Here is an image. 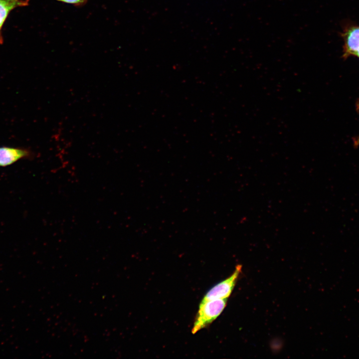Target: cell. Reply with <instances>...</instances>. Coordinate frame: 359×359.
<instances>
[{"label":"cell","instance_id":"cell-6","mask_svg":"<svg viewBox=\"0 0 359 359\" xmlns=\"http://www.w3.org/2000/svg\"><path fill=\"white\" fill-rule=\"evenodd\" d=\"M66 3L71 4L75 6H81L85 4L87 0H56Z\"/></svg>","mask_w":359,"mask_h":359},{"label":"cell","instance_id":"cell-5","mask_svg":"<svg viewBox=\"0 0 359 359\" xmlns=\"http://www.w3.org/2000/svg\"><path fill=\"white\" fill-rule=\"evenodd\" d=\"M29 0H0V44H3L2 28L9 13L14 8L28 5Z\"/></svg>","mask_w":359,"mask_h":359},{"label":"cell","instance_id":"cell-8","mask_svg":"<svg viewBox=\"0 0 359 359\" xmlns=\"http://www.w3.org/2000/svg\"><path fill=\"white\" fill-rule=\"evenodd\" d=\"M354 56H357L359 58V49L355 53Z\"/></svg>","mask_w":359,"mask_h":359},{"label":"cell","instance_id":"cell-4","mask_svg":"<svg viewBox=\"0 0 359 359\" xmlns=\"http://www.w3.org/2000/svg\"><path fill=\"white\" fill-rule=\"evenodd\" d=\"M344 56L354 55L359 49V26L348 28L343 34Z\"/></svg>","mask_w":359,"mask_h":359},{"label":"cell","instance_id":"cell-2","mask_svg":"<svg viewBox=\"0 0 359 359\" xmlns=\"http://www.w3.org/2000/svg\"><path fill=\"white\" fill-rule=\"evenodd\" d=\"M241 269L242 266L237 265L233 273L229 277L217 283L208 290L200 303L212 299L228 298L235 286Z\"/></svg>","mask_w":359,"mask_h":359},{"label":"cell","instance_id":"cell-3","mask_svg":"<svg viewBox=\"0 0 359 359\" xmlns=\"http://www.w3.org/2000/svg\"><path fill=\"white\" fill-rule=\"evenodd\" d=\"M33 153L23 148L0 147V167L10 166L23 159H31Z\"/></svg>","mask_w":359,"mask_h":359},{"label":"cell","instance_id":"cell-7","mask_svg":"<svg viewBox=\"0 0 359 359\" xmlns=\"http://www.w3.org/2000/svg\"><path fill=\"white\" fill-rule=\"evenodd\" d=\"M354 144L356 146H359V137H358L354 141Z\"/></svg>","mask_w":359,"mask_h":359},{"label":"cell","instance_id":"cell-1","mask_svg":"<svg viewBox=\"0 0 359 359\" xmlns=\"http://www.w3.org/2000/svg\"><path fill=\"white\" fill-rule=\"evenodd\" d=\"M227 299H212L200 303L191 333L195 334L214 321L225 308Z\"/></svg>","mask_w":359,"mask_h":359}]
</instances>
